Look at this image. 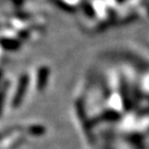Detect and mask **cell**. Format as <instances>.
Masks as SVG:
<instances>
[{"instance_id": "7a4b0ae2", "label": "cell", "mask_w": 149, "mask_h": 149, "mask_svg": "<svg viewBox=\"0 0 149 149\" xmlns=\"http://www.w3.org/2000/svg\"><path fill=\"white\" fill-rule=\"evenodd\" d=\"M34 77H31L32 84L34 85V90L42 93L43 91L47 88L49 84V79H50V69L47 65H40L38 66L34 73Z\"/></svg>"}, {"instance_id": "6da1fadb", "label": "cell", "mask_w": 149, "mask_h": 149, "mask_svg": "<svg viewBox=\"0 0 149 149\" xmlns=\"http://www.w3.org/2000/svg\"><path fill=\"white\" fill-rule=\"evenodd\" d=\"M30 84H31V76L29 73H23L20 75L19 80L17 82V86L12 92V95L10 96L9 104H10L11 109H16L22 104Z\"/></svg>"}]
</instances>
